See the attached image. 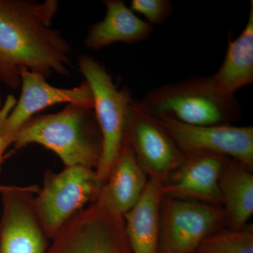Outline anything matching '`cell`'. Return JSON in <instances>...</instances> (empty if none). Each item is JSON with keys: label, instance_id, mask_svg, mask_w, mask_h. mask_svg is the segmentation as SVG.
<instances>
[{"label": "cell", "instance_id": "18", "mask_svg": "<svg viewBox=\"0 0 253 253\" xmlns=\"http://www.w3.org/2000/svg\"><path fill=\"white\" fill-rule=\"evenodd\" d=\"M196 253H253V230L214 233L201 242Z\"/></svg>", "mask_w": 253, "mask_h": 253}, {"label": "cell", "instance_id": "5", "mask_svg": "<svg viewBox=\"0 0 253 253\" xmlns=\"http://www.w3.org/2000/svg\"><path fill=\"white\" fill-rule=\"evenodd\" d=\"M103 181L95 169L82 166L66 167L59 173L47 171L44 185L34 197L35 211L49 239L88 203L99 197Z\"/></svg>", "mask_w": 253, "mask_h": 253}, {"label": "cell", "instance_id": "19", "mask_svg": "<svg viewBox=\"0 0 253 253\" xmlns=\"http://www.w3.org/2000/svg\"><path fill=\"white\" fill-rule=\"evenodd\" d=\"M129 8L142 14L151 26L162 24L173 12L172 3L169 0H132Z\"/></svg>", "mask_w": 253, "mask_h": 253}, {"label": "cell", "instance_id": "17", "mask_svg": "<svg viewBox=\"0 0 253 253\" xmlns=\"http://www.w3.org/2000/svg\"><path fill=\"white\" fill-rule=\"evenodd\" d=\"M219 189L230 230L244 229L253 213V176L251 169L229 158L221 172Z\"/></svg>", "mask_w": 253, "mask_h": 253}, {"label": "cell", "instance_id": "21", "mask_svg": "<svg viewBox=\"0 0 253 253\" xmlns=\"http://www.w3.org/2000/svg\"><path fill=\"white\" fill-rule=\"evenodd\" d=\"M9 145L5 141L2 136H0V171H1V165L4 161V154L6 149L9 147Z\"/></svg>", "mask_w": 253, "mask_h": 253}, {"label": "cell", "instance_id": "7", "mask_svg": "<svg viewBox=\"0 0 253 253\" xmlns=\"http://www.w3.org/2000/svg\"><path fill=\"white\" fill-rule=\"evenodd\" d=\"M225 213L214 205L163 197L161 208L159 253H195L215 233Z\"/></svg>", "mask_w": 253, "mask_h": 253}, {"label": "cell", "instance_id": "2", "mask_svg": "<svg viewBox=\"0 0 253 253\" xmlns=\"http://www.w3.org/2000/svg\"><path fill=\"white\" fill-rule=\"evenodd\" d=\"M32 144L54 151L66 167L96 170L102 151V137L94 110L69 104L56 113L36 115L21 126L12 140L14 149Z\"/></svg>", "mask_w": 253, "mask_h": 253}, {"label": "cell", "instance_id": "11", "mask_svg": "<svg viewBox=\"0 0 253 253\" xmlns=\"http://www.w3.org/2000/svg\"><path fill=\"white\" fill-rule=\"evenodd\" d=\"M21 95L5 120L1 136L9 146L16 133L25 123L42 110L61 104L77 105L93 109L90 88L85 81L73 88L51 85L46 78L23 68L20 71Z\"/></svg>", "mask_w": 253, "mask_h": 253}, {"label": "cell", "instance_id": "13", "mask_svg": "<svg viewBox=\"0 0 253 253\" xmlns=\"http://www.w3.org/2000/svg\"><path fill=\"white\" fill-rule=\"evenodd\" d=\"M147 175L124 139L96 201L124 217L140 199L149 180Z\"/></svg>", "mask_w": 253, "mask_h": 253}, {"label": "cell", "instance_id": "14", "mask_svg": "<svg viewBox=\"0 0 253 253\" xmlns=\"http://www.w3.org/2000/svg\"><path fill=\"white\" fill-rule=\"evenodd\" d=\"M163 184L149 177L140 199L123 217L131 253H159Z\"/></svg>", "mask_w": 253, "mask_h": 253}, {"label": "cell", "instance_id": "6", "mask_svg": "<svg viewBox=\"0 0 253 253\" xmlns=\"http://www.w3.org/2000/svg\"><path fill=\"white\" fill-rule=\"evenodd\" d=\"M47 253H131L124 217L98 201L73 216Z\"/></svg>", "mask_w": 253, "mask_h": 253}, {"label": "cell", "instance_id": "22", "mask_svg": "<svg viewBox=\"0 0 253 253\" xmlns=\"http://www.w3.org/2000/svg\"><path fill=\"white\" fill-rule=\"evenodd\" d=\"M0 187H1V186H0Z\"/></svg>", "mask_w": 253, "mask_h": 253}, {"label": "cell", "instance_id": "16", "mask_svg": "<svg viewBox=\"0 0 253 253\" xmlns=\"http://www.w3.org/2000/svg\"><path fill=\"white\" fill-rule=\"evenodd\" d=\"M217 90L226 97H235L241 88L253 83V1L250 2L246 27L234 41H229L224 61L210 76Z\"/></svg>", "mask_w": 253, "mask_h": 253}, {"label": "cell", "instance_id": "9", "mask_svg": "<svg viewBox=\"0 0 253 253\" xmlns=\"http://www.w3.org/2000/svg\"><path fill=\"white\" fill-rule=\"evenodd\" d=\"M156 118L185 156L220 155L253 169V126H195L184 124L171 118Z\"/></svg>", "mask_w": 253, "mask_h": 253}, {"label": "cell", "instance_id": "1", "mask_svg": "<svg viewBox=\"0 0 253 253\" xmlns=\"http://www.w3.org/2000/svg\"><path fill=\"white\" fill-rule=\"evenodd\" d=\"M58 10L56 0H0V81L11 89L21 86L23 68L69 76L71 46L52 26Z\"/></svg>", "mask_w": 253, "mask_h": 253}, {"label": "cell", "instance_id": "8", "mask_svg": "<svg viewBox=\"0 0 253 253\" xmlns=\"http://www.w3.org/2000/svg\"><path fill=\"white\" fill-rule=\"evenodd\" d=\"M125 140L149 177L164 183L185 158L158 118L134 98L128 111Z\"/></svg>", "mask_w": 253, "mask_h": 253}, {"label": "cell", "instance_id": "12", "mask_svg": "<svg viewBox=\"0 0 253 253\" xmlns=\"http://www.w3.org/2000/svg\"><path fill=\"white\" fill-rule=\"evenodd\" d=\"M229 158L212 154L186 155L172 178L163 184V196L201 200L214 206L220 204L219 179Z\"/></svg>", "mask_w": 253, "mask_h": 253}, {"label": "cell", "instance_id": "15", "mask_svg": "<svg viewBox=\"0 0 253 253\" xmlns=\"http://www.w3.org/2000/svg\"><path fill=\"white\" fill-rule=\"evenodd\" d=\"M106 16L89 28L85 45L97 51L115 43L135 44L146 41L153 26L138 17L122 0H105Z\"/></svg>", "mask_w": 253, "mask_h": 253}, {"label": "cell", "instance_id": "3", "mask_svg": "<svg viewBox=\"0 0 253 253\" xmlns=\"http://www.w3.org/2000/svg\"><path fill=\"white\" fill-rule=\"evenodd\" d=\"M143 103L156 117L173 118L195 126L231 125L239 118L236 97L223 96L211 77H196L164 84L146 94Z\"/></svg>", "mask_w": 253, "mask_h": 253}, {"label": "cell", "instance_id": "4", "mask_svg": "<svg viewBox=\"0 0 253 253\" xmlns=\"http://www.w3.org/2000/svg\"><path fill=\"white\" fill-rule=\"evenodd\" d=\"M78 67L93 98V110L102 137V151L96 172L104 183L122 149L126 118L132 96L127 88L120 89L101 63L82 55Z\"/></svg>", "mask_w": 253, "mask_h": 253}, {"label": "cell", "instance_id": "20", "mask_svg": "<svg viewBox=\"0 0 253 253\" xmlns=\"http://www.w3.org/2000/svg\"><path fill=\"white\" fill-rule=\"evenodd\" d=\"M16 103V99L13 96H9L4 104H2V101L0 98V136H1V131H2L3 125H4L5 120L7 118L9 113L12 111Z\"/></svg>", "mask_w": 253, "mask_h": 253}, {"label": "cell", "instance_id": "10", "mask_svg": "<svg viewBox=\"0 0 253 253\" xmlns=\"http://www.w3.org/2000/svg\"><path fill=\"white\" fill-rule=\"evenodd\" d=\"M37 186H1L0 253H47L48 236L35 211Z\"/></svg>", "mask_w": 253, "mask_h": 253}]
</instances>
